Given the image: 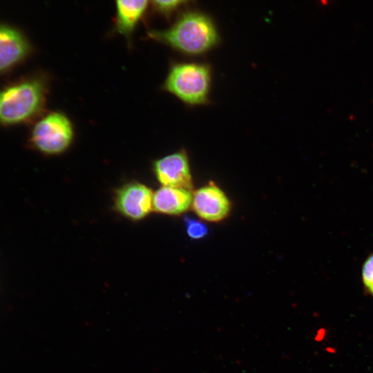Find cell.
<instances>
[{
    "mask_svg": "<svg viewBox=\"0 0 373 373\" xmlns=\"http://www.w3.org/2000/svg\"><path fill=\"white\" fill-rule=\"evenodd\" d=\"M49 93V81L42 74L30 75L0 89V125L12 126L41 116Z\"/></svg>",
    "mask_w": 373,
    "mask_h": 373,
    "instance_id": "2",
    "label": "cell"
},
{
    "mask_svg": "<svg viewBox=\"0 0 373 373\" xmlns=\"http://www.w3.org/2000/svg\"><path fill=\"white\" fill-rule=\"evenodd\" d=\"M32 46L25 33L12 25L0 23V76L30 57Z\"/></svg>",
    "mask_w": 373,
    "mask_h": 373,
    "instance_id": "5",
    "label": "cell"
},
{
    "mask_svg": "<svg viewBox=\"0 0 373 373\" xmlns=\"http://www.w3.org/2000/svg\"><path fill=\"white\" fill-rule=\"evenodd\" d=\"M211 82L209 64L179 61L171 65L162 88L187 105L201 106L209 102Z\"/></svg>",
    "mask_w": 373,
    "mask_h": 373,
    "instance_id": "3",
    "label": "cell"
},
{
    "mask_svg": "<svg viewBox=\"0 0 373 373\" xmlns=\"http://www.w3.org/2000/svg\"><path fill=\"white\" fill-rule=\"evenodd\" d=\"M191 207L202 219L218 222L228 216L230 202L222 190L211 182L193 193Z\"/></svg>",
    "mask_w": 373,
    "mask_h": 373,
    "instance_id": "8",
    "label": "cell"
},
{
    "mask_svg": "<svg viewBox=\"0 0 373 373\" xmlns=\"http://www.w3.org/2000/svg\"><path fill=\"white\" fill-rule=\"evenodd\" d=\"M193 0H150L152 9L156 14L169 19L180 8Z\"/></svg>",
    "mask_w": 373,
    "mask_h": 373,
    "instance_id": "11",
    "label": "cell"
},
{
    "mask_svg": "<svg viewBox=\"0 0 373 373\" xmlns=\"http://www.w3.org/2000/svg\"><path fill=\"white\" fill-rule=\"evenodd\" d=\"M153 171L162 186L189 190L192 189L189 160L184 150L157 159L153 164Z\"/></svg>",
    "mask_w": 373,
    "mask_h": 373,
    "instance_id": "7",
    "label": "cell"
},
{
    "mask_svg": "<svg viewBox=\"0 0 373 373\" xmlns=\"http://www.w3.org/2000/svg\"><path fill=\"white\" fill-rule=\"evenodd\" d=\"M74 128L68 117L60 111L41 115L33 125L30 146L45 155H57L68 149L74 140Z\"/></svg>",
    "mask_w": 373,
    "mask_h": 373,
    "instance_id": "4",
    "label": "cell"
},
{
    "mask_svg": "<svg viewBox=\"0 0 373 373\" xmlns=\"http://www.w3.org/2000/svg\"><path fill=\"white\" fill-rule=\"evenodd\" d=\"M193 194L189 189L162 186L153 196V210L167 215H180L192 204Z\"/></svg>",
    "mask_w": 373,
    "mask_h": 373,
    "instance_id": "10",
    "label": "cell"
},
{
    "mask_svg": "<svg viewBox=\"0 0 373 373\" xmlns=\"http://www.w3.org/2000/svg\"><path fill=\"white\" fill-rule=\"evenodd\" d=\"M153 193L146 185L131 182L115 192L114 201L117 211L133 220L145 218L153 209Z\"/></svg>",
    "mask_w": 373,
    "mask_h": 373,
    "instance_id": "6",
    "label": "cell"
},
{
    "mask_svg": "<svg viewBox=\"0 0 373 373\" xmlns=\"http://www.w3.org/2000/svg\"><path fill=\"white\" fill-rule=\"evenodd\" d=\"M146 35L150 40L189 56L206 54L220 42V36L213 19L197 10L183 12L168 28L151 29L147 31Z\"/></svg>",
    "mask_w": 373,
    "mask_h": 373,
    "instance_id": "1",
    "label": "cell"
},
{
    "mask_svg": "<svg viewBox=\"0 0 373 373\" xmlns=\"http://www.w3.org/2000/svg\"><path fill=\"white\" fill-rule=\"evenodd\" d=\"M113 32L123 36L131 44L132 36L143 20L150 0H115Z\"/></svg>",
    "mask_w": 373,
    "mask_h": 373,
    "instance_id": "9",
    "label": "cell"
},
{
    "mask_svg": "<svg viewBox=\"0 0 373 373\" xmlns=\"http://www.w3.org/2000/svg\"><path fill=\"white\" fill-rule=\"evenodd\" d=\"M362 279L365 287L373 296V254L366 259L363 265Z\"/></svg>",
    "mask_w": 373,
    "mask_h": 373,
    "instance_id": "13",
    "label": "cell"
},
{
    "mask_svg": "<svg viewBox=\"0 0 373 373\" xmlns=\"http://www.w3.org/2000/svg\"><path fill=\"white\" fill-rule=\"evenodd\" d=\"M184 221L186 233L191 238L200 239L207 235V227L202 222L189 218H186Z\"/></svg>",
    "mask_w": 373,
    "mask_h": 373,
    "instance_id": "12",
    "label": "cell"
}]
</instances>
